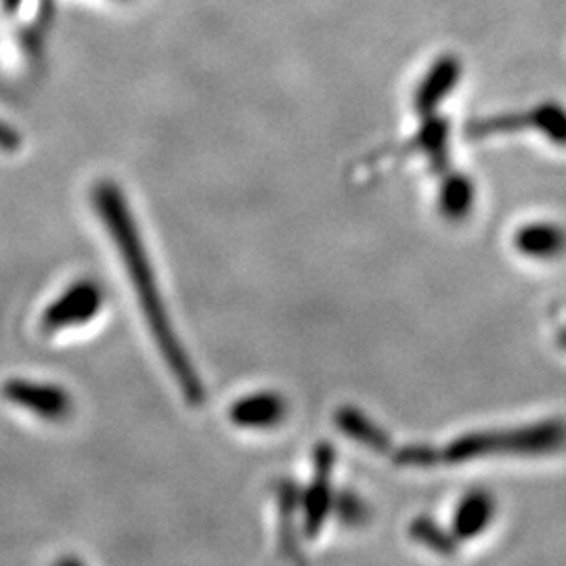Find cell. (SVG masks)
I'll list each match as a JSON object with an SVG mask.
<instances>
[{
	"mask_svg": "<svg viewBox=\"0 0 566 566\" xmlns=\"http://www.w3.org/2000/svg\"><path fill=\"white\" fill-rule=\"evenodd\" d=\"M93 202H95V208H97L103 223L107 224L109 235H112V240L116 243V248H118V252H120V256L126 263V271L130 275V282L135 285V290H137L145 319H147L149 329H151V334L158 343L164 361L175 374L187 403H202L203 397H206L202 380H200L198 371L193 369L191 359L182 350V344L179 343V338L175 334V327L168 319L158 283L154 280L151 264H149L147 252L143 248L142 235L135 227L133 214H130L126 200H124V193L114 182L103 181L93 191Z\"/></svg>",
	"mask_w": 566,
	"mask_h": 566,
	"instance_id": "6da1fadb",
	"label": "cell"
},
{
	"mask_svg": "<svg viewBox=\"0 0 566 566\" xmlns=\"http://www.w3.org/2000/svg\"><path fill=\"white\" fill-rule=\"evenodd\" d=\"M2 397L11 405L23 407L49 422H63L70 418L74 401L61 386L39 385L32 380L11 378L2 385Z\"/></svg>",
	"mask_w": 566,
	"mask_h": 566,
	"instance_id": "277c9868",
	"label": "cell"
},
{
	"mask_svg": "<svg viewBox=\"0 0 566 566\" xmlns=\"http://www.w3.org/2000/svg\"><path fill=\"white\" fill-rule=\"evenodd\" d=\"M277 500H280V514H282V525H280V547L283 556L294 558L296 556V539H294V514L296 507L301 504V493L292 481H282L277 485Z\"/></svg>",
	"mask_w": 566,
	"mask_h": 566,
	"instance_id": "30bf717a",
	"label": "cell"
},
{
	"mask_svg": "<svg viewBox=\"0 0 566 566\" xmlns=\"http://www.w3.org/2000/svg\"><path fill=\"white\" fill-rule=\"evenodd\" d=\"M336 462V453L329 443H319L315 449V479L306 489L303 500L304 535L308 539L317 537L324 528L325 521L334 507L332 500V470Z\"/></svg>",
	"mask_w": 566,
	"mask_h": 566,
	"instance_id": "5b68a950",
	"label": "cell"
},
{
	"mask_svg": "<svg viewBox=\"0 0 566 566\" xmlns=\"http://www.w3.org/2000/svg\"><path fill=\"white\" fill-rule=\"evenodd\" d=\"M338 512L343 516L346 523H359L365 516L364 510H361V502L357 497H350V495H344L338 504Z\"/></svg>",
	"mask_w": 566,
	"mask_h": 566,
	"instance_id": "9a60e30c",
	"label": "cell"
},
{
	"mask_svg": "<svg viewBox=\"0 0 566 566\" xmlns=\"http://www.w3.org/2000/svg\"><path fill=\"white\" fill-rule=\"evenodd\" d=\"M491 518H493V500L483 491H474L465 495L464 502L455 510L453 537L472 539L485 531Z\"/></svg>",
	"mask_w": 566,
	"mask_h": 566,
	"instance_id": "ba28073f",
	"label": "cell"
},
{
	"mask_svg": "<svg viewBox=\"0 0 566 566\" xmlns=\"http://www.w3.org/2000/svg\"><path fill=\"white\" fill-rule=\"evenodd\" d=\"M516 248L535 259H552L565 250L566 233L556 224H526L516 235Z\"/></svg>",
	"mask_w": 566,
	"mask_h": 566,
	"instance_id": "9c48e42d",
	"label": "cell"
},
{
	"mask_svg": "<svg viewBox=\"0 0 566 566\" xmlns=\"http://www.w3.org/2000/svg\"><path fill=\"white\" fill-rule=\"evenodd\" d=\"M395 460H397V464L420 465V468H426V465L437 464V462L443 460V458H441V453H437V451L430 449V447L411 446L403 447V449L395 455Z\"/></svg>",
	"mask_w": 566,
	"mask_h": 566,
	"instance_id": "4fadbf2b",
	"label": "cell"
},
{
	"mask_svg": "<svg viewBox=\"0 0 566 566\" xmlns=\"http://www.w3.org/2000/svg\"><path fill=\"white\" fill-rule=\"evenodd\" d=\"M411 537L420 544H424L426 547H430L432 552H439V554H453L455 549V539L446 533L439 525H434L432 521L428 518H418L413 521L411 525Z\"/></svg>",
	"mask_w": 566,
	"mask_h": 566,
	"instance_id": "7c38bea8",
	"label": "cell"
},
{
	"mask_svg": "<svg viewBox=\"0 0 566 566\" xmlns=\"http://www.w3.org/2000/svg\"><path fill=\"white\" fill-rule=\"evenodd\" d=\"M287 405L277 392L250 395L229 409V420L242 428H271L285 418Z\"/></svg>",
	"mask_w": 566,
	"mask_h": 566,
	"instance_id": "8992f818",
	"label": "cell"
},
{
	"mask_svg": "<svg viewBox=\"0 0 566 566\" xmlns=\"http://www.w3.org/2000/svg\"><path fill=\"white\" fill-rule=\"evenodd\" d=\"M103 290L91 280L70 285L57 301L49 304L42 313L41 327L44 334H57L65 327H76L95 319L102 311Z\"/></svg>",
	"mask_w": 566,
	"mask_h": 566,
	"instance_id": "3957f363",
	"label": "cell"
},
{
	"mask_svg": "<svg viewBox=\"0 0 566 566\" xmlns=\"http://www.w3.org/2000/svg\"><path fill=\"white\" fill-rule=\"evenodd\" d=\"M474 202V185L465 177H449L441 189V210L449 219H462Z\"/></svg>",
	"mask_w": 566,
	"mask_h": 566,
	"instance_id": "8fae6325",
	"label": "cell"
},
{
	"mask_svg": "<svg viewBox=\"0 0 566 566\" xmlns=\"http://www.w3.org/2000/svg\"><path fill=\"white\" fill-rule=\"evenodd\" d=\"M334 422L343 430L344 434L357 443L371 449V451H380L385 453L390 447V439L385 430L376 422H371L364 411H359L357 407H343L336 411Z\"/></svg>",
	"mask_w": 566,
	"mask_h": 566,
	"instance_id": "52a82bcc",
	"label": "cell"
},
{
	"mask_svg": "<svg viewBox=\"0 0 566 566\" xmlns=\"http://www.w3.org/2000/svg\"><path fill=\"white\" fill-rule=\"evenodd\" d=\"M565 426L556 422L531 426L507 434H470L447 447L443 460L464 462L493 453H546L563 446Z\"/></svg>",
	"mask_w": 566,
	"mask_h": 566,
	"instance_id": "7a4b0ae2",
	"label": "cell"
},
{
	"mask_svg": "<svg viewBox=\"0 0 566 566\" xmlns=\"http://www.w3.org/2000/svg\"><path fill=\"white\" fill-rule=\"evenodd\" d=\"M20 133L13 128V126H9L7 122L0 120V151H4V154H13V151H18L21 147Z\"/></svg>",
	"mask_w": 566,
	"mask_h": 566,
	"instance_id": "5bb4252c",
	"label": "cell"
}]
</instances>
